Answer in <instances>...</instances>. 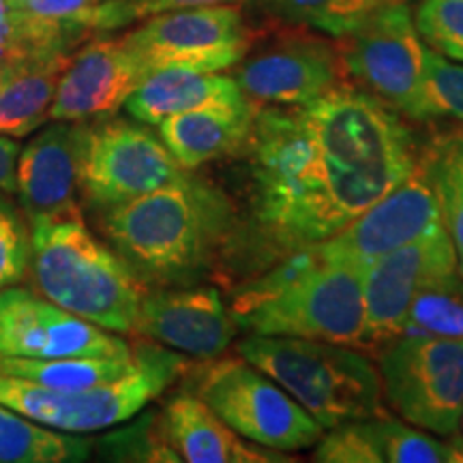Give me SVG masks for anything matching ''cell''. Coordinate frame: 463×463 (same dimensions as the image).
I'll list each match as a JSON object with an SVG mask.
<instances>
[{
	"instance_id": "obj_23",
	"label": "cell",
	"mask_w": 463,
	"mask_h": 463,
	"mask_svg": "<svg viewBox=\"0 0 463 463\" xmlns=\"http://www.w3.org/2000/svg\"><path fill=\"white\" fill-rule=\"evenodd\" d=\"M137 361L136 345L127 356H67V358H22L0 356V373L20 378L52 391H84L106 384L127 372Z\"/></svg>"
},
{
	"instance_id": "obj_28",
	"label": "cell",
	"mask_w": 463,
	"mask_h": 463,
	"mask_svg": "<svg viewBox=\"0 0 463 463\" xmlns=\"http://www.w3.org/2000/svg\"><path fill=\"white\" fill-rule=\"evenodd\" d=\"M431 118H450L463 123V65H457L425 45L416 120Z\"/></svg>"
},
{
	"instance_id": "obj_5",
	"label": "cell",
	"mask_w": 463,
	"mask_h": 463,
	"mask_svg": "<svg viewBox=\"0 0 463 463\" xmlns=\"http://www.w3.org/2000/svg\"><path fill=\"white\" fill-rule=\"evenodd\" d=\"M236 352L297 399L324 431L382 412L378 367L356 347L249 335L236 345Z\"/></svg>"
},
{
	"instance_id": "obj_38",
	"label": "cell",
	"mask_w": 463,
	"mask_h": 463,
	"mask_svg": "<svg viewBox=\"0 0 463 463\" xmlns=\"http://www.w3.org/2000/svg\"><path fill=\"white\" fill-rule=\"evenodd\" d=\"M459 427H463V412H461V419H459Z\"/></svg>"
},
{
	"instance_id": "obj_2",
	"label": "cell",
	"mask_w": 463,
	"mask_h": 463,
	"mask_svg": "<svg viewBox=\"0 0 463 463\" xmlns=\"http://www.w3.org/2000/svg\"><path fill=\"white\" fill-rule=\"evenodd\" d=\"M101 215L108 245L146 286H189L211 269L236 232L228 195L191 176Z\"/></svg>"
},
{
	"instance_id": "obj_6",
	"label": "cell",
	"mask_w": 463,
	"mask_h": 463,
	"mask_svg": "<svg viewBox=\"0 0 463 463\" xmlns=\"http://www.w3.org/2000/svg\"><path fill=\"white\" fill-rule=\"evenodd\" d=\"M131 372L84 391H52L0 373V403L45 427L69 433H92L120 425L164 395L189 369V361L170 347L142 341Z\"/></svg>"
},
{
	"instance_id": "obj_18",
	"label": "cell",
	"mask_w": 463,
	"mask_h": 463,
	"mask_svg": "<svg viewBox=\"0 0 463 463\" xmlns=\"http://www.w3.org/2000/svg\"><path fill=\"white\" fill-rule=\"evenodd\" d=\"M86 123L54 120L43 127L15 164V195L26 219L82 215L80 161Z\"/></svg>"
},
{
	"instance_id": "obj_37",
	"label": "cell",
	"mask_w": 463,
	"mask_h": 463,
	"mask_svg": "<svg viewBox=\"0 0 463 463\" xmlns=\"http://www.w3.org/2000/svg\"><path fill=\"white\" fill-rule=\"evenodd\" d=\"M378 3L380 5H408L410 3V0H378Z\"/></svg>"
},
{
	"instance_id": "obj_20",
	"label": "cell",
	"mask_w": 463,
	"mask_h": 463,
	"mask_svg": "<svg viewBox=\"0 0 463 463\" xmlns=\"http://www.w3.org/2000/svg\"><path fill=\"white\" fill-rule=\"evenodd\" d=\"M251 103L232 75L194 69H159L148 73L125 101L137 123L155 125L170 116L208 108H242Z\"/></svg>"
},
{
	"instance_id": "obj_4",
	"label": "cell",
	"mask_w": 463,
	"mask_h": 463,
	"mask_svg": "<svg viewBox=\"0 0 463 463\" xmlns=\"http://www.w3.org/2000/svg\"><path fill=\"white\" fill-rule=\"evenodd\" d=\"M28 225V277L37 294L116 335L136 333L137 309L148 286L86 228L84 217H34Z\"/></svg>"
},
{
	"instance_id": "obj_24",
	"label": "cell",
	"mask_w": 463,
	"mask_h": 463,
	"mask_svg": "<svg viewBox=\"0 0 463 463\" xmlns=\"http://www.w3.org/2000/svg\"><path fill=\"white\" fill-rule=\"evenodd\" d=\"M95 442L80 433L54 431L0 403V463L86 461Z\"/></svg>"
},
{
	"instance_id": "obj_14",
	"label": "cell",
	"mask_w": 463,
	"mask_h": 463,
	"mask_svg": "<svg viewBox=\"0 0 463 463\" xmlns=\"http://www.w3.org/2000/svg\"><path fill=\"white\" fill-rule=\"evenodd\" d=\"M133 345L26 288L0 289V356H127Z\"/></svg>"
},
{
	"instance_id": "obj_31",
	"label": "cell",
	"mask_w": 463,
	"mask_h": 463,
	"mask_svg": "<svg viewBox=\"0 0 463 463\" xmlns=\"http://www.w3.org/2000/svg\"><path fill=\"white\" fill-rule=\"evenodd\" d=\"M31 266V225L20 206L0 195V289L17 286Z\"/></svg>"
},
{
	"instance_id": "obj_8",
	"label": "cell",
	"mask_w": 463,
	"mask_h": 463,
	"mask_svg": "<svg viewBox=\"0 0 463 463\" xmlns=\"http://www.w3.org/2000/svg\"><path fill=\"white\" fill-rule=\"evenodd\" d=\"M382 392L399 416L433 436L459 431L463 339L399 335L380 347Z\"/></svg>"
},
{
	"instance_id": "obj_11",
	"label": "cell",
	"mask_w": 463,
	"mask_h": 463,
	"mask_svg": "<svg viewBox=\"0 0 463 463\" xmlns=\"http://www.w3.org/2000/svg\"><path fill=\"white\" fill-rule=\"evenodd\" d=\"M232 69V78L253 106H305L350 82L337 39L292 24L253 42Z\"/></svg>"
},
{
	"instance_id": "obj_36",
	"label": "cell",
	"mask_w": 463,
	"mask_h": 463,
	"mask_svg": "<svg viewBox=\"0 0 463 463\" xmlns=\"http://www.w3.org/2000/svg\"><path fill=\"white\" fill-rule=\"evenodd\" d=\"M11 9H26L28 5L34 3V0H7Z\"/></svg>"
},
{
	"instance_id": "obj_30",
	"label": "cell",
	"mask_w": 463,
	"mask_h": 463,
	"mask_svg": "<svg viewBox=\"0 0 463 463\" xmlns=\"http://www.w3.org/2000/svg\"><path fill=\"white\" fill-rule=\"evenodd\" d=\"M414 24L427 48L463 62V0H420Z\"/></svg>"
},
{
	"instance_id": "obj_1",
	"label": "cell",
	"mask_w": 463,
	"mask_h": 463,
	"mask_svg": "<svg viewBox=\"0 0 463 463\" xmlns=\"http://www.w3.org/2000/svg\"><path fill=\"white\" fill-rule=\"evenodd\" d=\"M247 153L253 223L277 258L331 239L419 161L395 109L352 82L305 106H258Z\"/></svg>"
},
{
	"instance_id": "obj_29",
	"label": "cell",
	"mask_w": 463,
	"mask_h": 463,
	"mask_svg": "<svg viewBox=\"0 0 463 463\" xmlns=\"http://www.w3.org/2000/svg\"><path fill=\"white\" fill-rule=\"evenodd\" d=\"M463 286V283H461ZM402 335L419 337L463 339V292L453 289H427L414 298Z\"/></svg>"
},
{
	"instance_id": "obj_13",
	"label": "cell",
	"mask_w": 463,
	"mask_h": 463,
	"mask_svg": "<svg viewBox=\"0 0 463 463\" xmlns=\"http://www.w3.org/2000/svg\"><path fill=\"white\" fill-rule=\"evenodd\" d=\"M459 264L444 225L386 253L364 270V341L382 347L402 335L410 307L427 289L461 288Z\"/></svg>"
},
{
	"instance_id": "obj_3",
	"label": "cell",
	"mask_w": 463,
	"mask_h": 463,
	"mask_svg": "<svg viewBox=\"0 0 463 463\" xmlns=\"http://www.w3.org/2000/svg\"><path fill=\"white\" fill-rule=\"evenodd\" d=\"M363 266L326 256L316 242L286 253L273 269L242 283L230 311L249 335L363 347Z\"/></svg>"
},
{
	"instance_id": "obj_21",
	"label": "cell",
	"mask_w": 463,
	"mask_h": 463,
	"mask_svg": "<svg viewBox=\"0 0 463 463\" xmlns=\"http://www.w3.org/2000/svg\"><path fill=\"white\" fill-rule=\"evenodd\" d=\"M258 106L208 108L170 116L157 125L161 142L183 170L242 153L249 144Z\"/></svg>"
},
{
	"instance_id": "obj_7",
	"label": "cell",
	"mask_w": 463,
	"mask_h": 463,
	"mask_svg": "<svg viewBox=\"0 0 463 463\" xmlns=\"http://www.w3.org/2000/svg\"><path fill=\"white\" fill-rule=\"evenodd\" d=\"M187 389L247 442L279 453L316 447L324 427L273 378L245 358L189 364Z\"/></svg>"
},
{
	"instance_id": "obj_32",
	"label": "cell",
	"mask_w": 463,
	"mask_h": 463,
	"mask_svg": "<svg viewBox=\"0 0 463 463\" xmlns=\"http://www.w3.org/2000/svg\"><path fill=\"white\" fill-rule=\"evenodd\" d=\"M317 439L314 461L317 463H382L372 419L350 420L326 430Z\"/></svg>"
},
{
	"instance_id": "obj_22",
	"label": "cell",
	"mask_w": 463,
	"mask_h": 463,
	"mask_svg": "<svg viewBox=\"0 0 463 463\" xmlns=\"http://www.w3.org/2000/svg\"><path fill=\"white\" fill-rule=\"evenodd\" d=\"M69 52L9 58L0 65V136L24 137L50 120L58 80Z\"/></svg>"
},
{
	"instance_id": "obj_17",
	"label": "cell",
	"mask_w": 463,
	"mask_h": 463,
	"mask_svg": "<svg viewBox=\"0 0 463 463\" xmlns=\"http://www.w3.org/2000/svg\"><path fill=\"white\" fill-rule=\"evenodd\" d=\"M146 75L123 37L89 42L71 54L58 80L50 120L86 123L112 116Z\"/></svg>"
},
{
	"instance_id": "obj_16",
	"label": "cell",
	"mask_w": 463,
	"mask_h": 463,
	"mask_svg": "<svg viewBox=\"0 0 463 463\" xmlns=\"http://www.w3.org/2000/svg\"><path fill=\"white\" fill-rule=\"evenodd\" d=\"M239 333L232 311L213 286L146 289L137 309L136 333L184 356H222Z\"/></svg>"
},
{
	"instance_id": "obj_33",
	"label": "cell",
	"mask_w": 463,
	"mask_h": 463,
	"mask_svg": "<svg viewBox=\"0 0 463 463\" xmlns=\"http://www.w3.org/2000/svg\"><path fill=\"white\" fill-rule=\"evenodd\" d=\"M101 453L109 459L129 461H181L167 444L159 416L148 414L129 430L99 439Z\"/></svg>"
},
{
	"instance_id": "obj_12",
	"label": "cell",
	"mask_w": 463,
	"mask_h": 463,
	"mask_svg": "<svg viewBox=\"0 0 463 463\" xmlns=\"http://www.w3.org/2000/svg\"><path fill=\"white\" fill-rule=\"evenodd\" d=\"M123 39L146 73L172 67L225 71L239 65L256 42L236 5L155 14Z\"/></svg>"
},
{
	"instance_id": "obj_25",
	"label": "cell",
	"mask_w": 463,
	"mask_h": 463,
	"mask_svg": "<svg viewBox=\"0 0 463 463\" xmlns=\"http://www.w3.org/2000/svg\"><path fill=\"white\" fill-rule=\"evenodd\" d=\"M422 157L436 191L444 230L455 247L463 281V133L436 137Z\"/></svg>"
},
{
	"instance_id": "obj_19",
	"label": "cell",
	"mask_w": 463,
	"mask_h": 463,
	"mask_svg": "<svg viewBox=\"0 0 463 463\" xmlns=\"http://www.w3.org/2000/svg\"><path fill=\"white\" fill-rule=\"evenodd\" d=\"M161 430L167 444L187 463H283L292 461L279 450L247 442L230 430L208 405L183 391L167 399L161 412Z\"/></svg>"
},
{
	"instance_id": "obj_10",
	"label": "cell",
	"mask_w": 463,
	"mask_h": 463,
	"mask_svg": "<svg viewBox=\"0 0 463 463\" xmlns=\"http://www.w3.org/2000/svg\"><path fill=\"white\" fill-rule=\"evenodd\" d=\"M347 80L410 118L419 116L425 43L408 5H382L337 37Z\"/></svg>"
},
{
	"instance_id": "obj_27",
	"label": "cell",
	"mask_w": 463,
	"mask_h": 463,
	"mask_svg": "<svg viewBox=\"0 0 463 463\" xmlns=\"http://www.w3.org/2000/svg\"><path fill=\"white\" fill-rule=\"evenodd\" d=\"M372 425L382 463H461L457 431L449 439H439L431 431L382 412L372 416Z\"/></svg>"
},
{
	"instance_id": "obj_26",
	"label": "cell",
	"mask_w": 463,
	"mask_h": 463,
	"mask_svg": "<svg viewBox=\"0 0 463 463\" xmlns=\"http://www.w3.org/2000/svg\"><path fill=\"white\" fill-rule=\"evenodd\" d=\"M258 7L283 24L305 26L337 39L382 5L378 0H258Z\"/></svg>"
},
{
	"instance_id": "obj_15",
	"label": "cell",
	"mask_w": 463,
	"mask_h": 463,
	"mask_svg": "<svg viewBox=\"0 0 463 463\" xmlns=\"http://www.w3.org/2000/svg\"><path fill=\"white\" fill-rule=\"evenodd\" d=\"M439 225L444 223L436 191L420 153L412 172L397 187H392L384 198L369 206L344 230L317 245L326 256L358 264L367 270L373 260L430 234Z\"/></svg>"
},
{
	"instance_id": "obj_39",
	"label": "cell",
	"mask_w": 463,
	"mask_h": 463,
	"mask_svg": "<svg viewBox=\"0 0 463 463\" xmlns=\"http://www.w3.org/2000/svg\"><path fill=\"white\" fill-rule=\"evenodd\" d=\"M461 292H463V286H461Z\"/></svg>"
},
{
	"instance_id": "obj_34",
	"label": "cell",
	"mask_w": 463,
	"mask_h": 463,
	"mask_svg": "<svg viewBox=\"0 0 463 463\" xmlns=\"http://www.w3.org/2000/svg\"><path fill=\"white\" fill-rule=\"evenodd\" d=\"M245 0H125L129 20H144L155 14L174 9H195V7H222V5H236L239 7Z\"/></svg>"
},
{
	"instance_id": "obj_35",
	"label": "cell",
	"mask_w": 463,
	"mask_h": 463,
	"mask_svg": "<svg viewBox=\"0 0 463 463\" xmlns=\"http://www.w3.org/2000/svg\"><path fill=\"white\" fill-rule=\"evenodd\" d=\"M20 146L15 137L0 136V195L15 194V164Z\"/></svg>"
},
{
	"instance_id": "obj_9",
	"label": "cell",
	"mask_w": 463,
	"mask_h": 463,
	"mask_svg": "<svg viewBox=\"0 0 463 463\" xmlns=\"http://www.w3.org/2000/svg\"><path fill=\"white\" fill-rule=\"evenodd\" d=\"M183 176L187 170L144 123L106 116L86 123L80 195L97 211L140 198Z\"/></svg>"
}]
</instances>
